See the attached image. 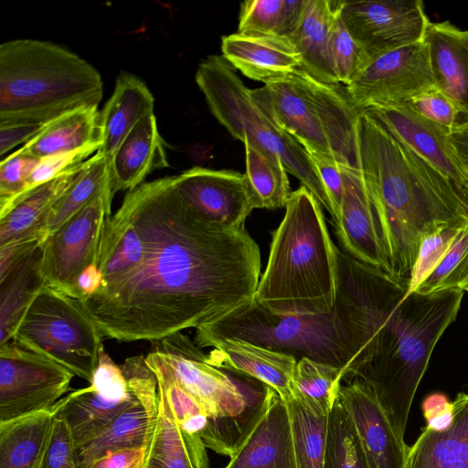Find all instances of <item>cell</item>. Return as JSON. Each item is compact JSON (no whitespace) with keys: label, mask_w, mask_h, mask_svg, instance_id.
I'll list each match as a JSON object with an SVG mask.
<instances>
[{"label":"cell","mask_w":468,"mask_h":468,"mask_svg":"<svg viewBox=\"0 0 468 468\" xmlns=\"http://www.w3.org/2000/svg\"><path fill=\"white\" fill-rule=\"evenodd\" d=\"M158 415V388L123 410L99 434L77 447L79 468H88L106 453L148 447Z\"/></svg>","instance_id":"cell-27"},{"label":"cell","mask_w":468,"mask_h":468,"mask_svg":"<svg viewBox=\"0 0 468 468\" xmlns=\"http://www.w3.org/2000/svg\"><path fill=\"white\" fill-rule=\"evenodd\" d=\"M246 173L257 208L285 207L291 196L287 170L282 159L248 141L244 142Z\"/></svg>","instance_id":"cell-35"},{"label":"cell","mask_w":468,"mask_h":468,"mask_svg":"<svg viewBox=\"0 0 468 468\" xmlns=\"http://www.w3.org/2000/svg\"><path fill=\"white\" fill-rule=\"evenodd\" d=\"M340 170L344 194L334 223L337 239L347 255L389 274L361 172L358 167L344 165H340Z\"/></svg>","instance_id":"cell-20"},{"label":"cell","mask_w":468,"mask_h":468,"mask_svg":"<svg viewBox=\"0 0 468 468\" xmlns=\"http://www.w3.org/2000/svg\"><path fill=\"white\" fill-rule=\"evenodd\" d=\"M154 98L145 83L133 74L121 72L100 112L101 145L98 152L105 158L108 176L119 146L143 118L154 113Z\"/></svg>","instance_id":"cell-25"},{"label":"cell","mask_w":468,"mask_h":468,"mask_svg":"<svg viewBox=\"0 0 468 468\" xmlns=\"http://www.w3.org/2000/svg\"><path fill=\"white\" fill-rule=\"evenodd\" d=\"M338 398L353 420L369 468H407L410 447L372 389L355 378L341 385Z\"/></svg>","instance_id":"cell-17"},{"label":"cell","mask_w":468,"mask_h":468,"mask_svg":"<svg viewBox=\"0 0 468 468\" xmlns=\"http://www.w3.org/2000/svg\"><path fill=\"white\" fill-rule=\"evenodd\" d=\"M463 292H464V291L468 292V283H467V284L463 288Z\"/></svg>","instance_id":"cell-54"},{"label":"cell","mask_w":468,"mask_h":468,"mask_svg":"<svg viewBox=\"0 0 468 468\" xmlns=\"http://www.w3.org/2000/svg\"><path fill=\"white\" fill-rule=\"evenodd\" d=\"M141 468H210L187 444L158 385V415Z\"/></svg>","instance_id":"cell-34"},{"label":"cell","mask_w":468,"mask_h":468,"mask_svg":"<svg viewBox=\"0 0 468 468\" xmlns=\"http://www.w3.org/2000/svg\"><path fill=\"white\" fill-rule=\"evenodd\" d=\"M326 189L333 207L332 218L336 221L344 194L340 165L335 159L317 153H308Z\"/></svg>","instance_id":"cell-47"},{"label":"cell","mask_w":468,"mask_h":468,"mask_svg":"<svg viewBox=\"0 0 468 468\" xmlns=\"http://www.w3.org/2000/svg\"><path fill=\"white\" fill-rule=\"evenodd\" d=\"M364 111L458 186H468V176L449 142L451 129L428 120L404 103L376 105Z\"/></svg>","instance_id":"cell-19"},{"label":"cell","mask_w":468,"mask_h":468,"mask_svg":"<svg viewBox=\"0 0 468 468\" xmlns=\"http://www.w3.org/2000/svg\"><path fill=\"white\" fill-rule=\"evenodd\" d=\"M100 147L101 144H91L73 152L59 154L41 159L40 163L30 176L27 188L22 196L42 183L48 181L69 168L85 162L92 156V154L97 153Z\"/></svg>","instance_id":"cell-46"},{"label":"cell","mask_w":468,"mask_h":468,"mask_svg":"<svg viewBox=\"0 0 468 468\" xmlns=\"http://www.w3.org/2000/svg\"><path fill=\"white\" fill-rule=\"evenodd\" d=\"M91 144L101 145L98 107L78 109L47 122L19 150L43 159Z\"/></svg>","instance_id":"cell-31"},{"label":"cell","mask_w":468,"mask_h":468,"mask_svg":"<svg viewBox=\"0 0 468 468\" xmlns=\"http://www.w3.org/2000/svg\"><path fill=\"white\" fill-rule=\"evenodd\" d=\"M448 138L459 164L468 176V121L452 128Z\"/></svg>","instance_id":"cell-51"},{"label":"cell","mask_w":468,"mask_h":468,"mask_svg":"<svg viewBox=\"0 0 468 468\" xmlns=\"http://www.w3.org/2000/svg\"><path fill=\"white\" fill-rule=\"evenodd\" d=\"M468 283V220L460 229L434 270L416 288L415 292L461 290Z\"/></svg>","instance_id":"cell-40"},{"label":"cell","mask_w":468,"mask_h":468,"mask_svg":"<svg viewBox=\"0 0 468 468\" xmlns=\"http://www.w3.org/2000/svg\"><path fill=\"white\" fill-rule=\"evenodd\" d=\"M422 412L427 428L441 431L448 428L452 420V402L441 393H432L422 402Z\"/></svg>","instance_id":"cell-48"},{"label":"cell","mask_w":468,"mask_h":468,"mask_svg":"<svg viewBox=\"0 0 468 468\" xmlns=\"http://www.w3.org/2000/svg\"><path fill=\"white\" fill-rule=\"evenodd\" d=\"M356 145L389 274L409 282L422 238L466 221L468 202L460 186L367 111L357 115Z\"/></svg>","instance_id":"cell-3"},{"label":"cell","mask_w":468,"mask_h":468,"mask_svg":"<svg viewBox=\"0 0 468 468\" xmlns=\"http://www.w3.org/2000/svg\"><path fill=\"white\" fill-rule=\"evenodd\" d=\"M452 409L448 428L426 427L410 447L407 468H468V393H459Z\"/></svg>","instance_id":"cell-30"},{"label":"cell","mask_w":468,"mask_h":468,"mask_svg":"<svg viewBox=\"0 0 468 468\" xmlns=\"http://www.w3.org/2000/svg\"><path fill=\"white\" fill-rule=\"evenodd\" d=\"M53 420L51 409L0 422V468H39Z\"/></svg>","instance_id":"cell-32"},{"label":"cell","mask_w":468,"mask_h":468,"mask_svg":"<svg viewBox=\"0 0 468 468\" xmlns=\"http://www.w3.org/2000/svg\"><path fill=\"white\" fill-rule=\"evenodd\" d=\"M169 166L165 143L158 132L154 113L143 118L116 151L110 175L109 188L114 194L133 190L154 170Z\"/></svg>","instance_id":"cell-26"},{"label":"cell","mask_w":468,"mask_h":468,"mask_svg":"<svg viewBox=\"0 0 468 468\" xmlns=\"http://www.w3.org/2000/svg\"><path fill=\"white\" fill-rule=\"evenodd\" d=\"M261 251L245 227L215 225L178 193L174 176L126 193L106 221L100 288L83 303L103 338L161 341L254 298Z\"/></svg>","instance_id":"cell-1"},{"label":"cell","mask_w":468,"mask_h":468,"mask_svg":"<svg viewBox=\"0 0 468 468\" xmlns=\"http://www.w3.org/2000/svg\"><path fill=\"white\" fill-rule=\"evenodd\" d=\"M338 0H306L300 23L287 38L302 59V69L328 84L341 85L335 73L330 43Z\"/></svg>","instance_id":"cell-28"},{"label":"cell","mask_w":468,"mask_h":468,"mask_svg":"<svg viewBox=\"0 0 468 468\" xmlns=\"http://www.w3.org/2000/svg\"><path fill=\"white\" fill-rule=\"evenodd\" d=\"M174 182L194 211L220 227L244 228L257 208L247 176L237 171L195 166L174 176Z\"/></svg>","instance_id":"cell-15"},{"label":"cell","mask_w":468,"mask_h":468,"mask_svg":"<svg viewBox=\"0 0 468 468\" xmlns=\"http://www.w3.org/2000/svg\"><path fill=\"white\" fill-rule=\"evenodd\" d=\"M85 162L22 196L0 218V247L29 237L48 238L44 224L52 206L78 178Z\"/></svg>","instance_id":"cell-29"},{"label":"cell","mask_w":468,"mask_h":468,"mask_svg":"<svg viewBox=\"0 0 468 468\" xmlns=\"http://www.w3.org/2000/svg\"><path fill=\"white\" fill-rule=\"evenodd\" d=\"M112 195L108 186L69 218L43 244L46 285L81 300L77 282L90 265H98L107 219L112 216Z\"/></svg>","instance_id":"cell-11"},{"label":"cell","mask_w":468,"mask_h":468,"mask_svg":"<svg viewBox=\"0 0 468 468\" xmlns=\"http://www.w3.org/2000/svg\"><path fill=\"white\" fill-rule=\"evenodd\" d=\"M41 159L19 149L0 164V218L25 192L33 171Z\"/></svg>","instance_id":"cell-42"},{"label":"cell","mask_w":468,"mask_h":468,"mask_svg":"<svg viewBox=\"0 0 468 468\" xmlns=\"http://www.w3.org/2000/svg\"><path fill=\"white\" fill-rule=\"evenodd\" d=\"M461 190L468 202V186H461Z\"/></svg>","instance_id":"cell-53"},{"label":"cell","mask_w":468,"mask_h":468,"mask_svg":"<svg viewBox=\"0 0 468 468\" xmlns=\"http://www.w3.org/2000/svg\"><path fill=\"white\" fill-rule=\"evenodd\" d=\"M323 468H369L353 420L338 397L328 414Z\"/></svg>","instance_id":"cell-38"},{"label":"cell","mask_w":468,"mask_h":468,"mask_svg":"<svg viewBox=\"0 0 468 468\" xmlns=\"http://www.w3.org/2000/svg\"><path fill=\"white\" fill-rule=\"evenodd\" d=\"M433 87L428 48L422 40L369 59L345 89L355 108L364 111L404 102Z\"/></svg>","instance_id":"cell-13"},{"label":"cell","mask_w":468,"mask_h":468,"mask_svg":"<svg viewBox=\"0 0 468 468\" xmlns=\"http://www.w3.org/2000/svg\"><path fill=\"white\" fill-rule=\"evenodd\" d=\"M106 186L109 188L107 164L102 154L97 152L85 161L78 178L50 208L44 224L48 236L55 233Z\"/></svg>","instance_id":"cell-37"},{"label":"cell","mask_w":468,"mask_h":468,"mask_svg":"<svg viewBox=\"0 0 468 468\" xmlns=\"http://www.w3.org/2000/svg\"><path fill=\"white\" fill-rule=\"evenodd\" d=\"M338 10L333 25L330 43L331 59L339 83L346 87L357 76L367 63L362 47L351 37L345 27Z\"/></svg>","instance_id":"cell-41"},{"label":"cell","mask_w":468,"mask_h":468,"mask_svg":"<svg viewBox=\"0 0 468 468\" xmlns=\"http://www.w3.org/2000/svg\"><path fill=\"white\" fill-rule=\"evenodd\" d=\"M39 468H79L73 436L66 421L61 419L54 417Z\"/></svg>","instance_id":"cell-45"},{"label":"cell","mask_w":468,"mask_h":468,"mask_svg":"<svg viewBox=\"0 0 468 468\" xmlns=\"http://www.w3.org/2000/svg\"><path fill=\"white\" fill-rule=\"evenodd\" d=\"M158 342L156 347L178 383L208 416L201 436L205 446L230 458L262 414L269 386L212 366L207 354L182 332Z\"/></svg>","instance_id":"cell-7"},{"label":"cell","mask_w":468,"mask_h":468,"mask_svg":"<svg viewBox=\"0 0 468 468\" xmlns=\"http://www.w3.org/2000/svg\"><path fill=\"white\" fill-rule=\"evenodd\" d=\"M157 388V378L144 356L129 357L119 366L101 346L90 386L73 390L52 410L54 417L65 420L69 427L77 449Z\"/></svg>","instance_id":"cell-10"},{"label":"cell","mask_w":468,"mask_h":468,"mask_svg":"<svg viewBox=\"0 0 468 468\" xmlns=\"http://www.w3.org/2000/svg\"><path fill=\"white\" fill-rule=\"evenodd\" d=\"M221 51L234 69L264 84L302 68L301 56L285 37L237 32L221 37Z\"/></svg>","instance_id":"cell-24"},{"label":"cell","mask_w":468,"mask_h":468,"mask_svg":"<svg viewBox=\"0 0 468 468\" xmlns=\"http://www.w3.org/2000/svg\"><path fill=\"white\" fill-rule=\"evenodd\" d=\"M147 447H128L110 452L88 468H141Z\"/></svg>","instance_id":"cell-49"},{"label":"cell","mask_w":468,"mask_h":468,"mask_svg":"<svg viewBox=\"0 0 468 468\" xmlns=\"http://www.w3.org/2000/svg\"><path fill=\"white\" fill-rule=\"evenodd\" d=\"M225 468H296L287 406L272 388L262 414Z\"/></svg>","instance_id":"cell-21"},{"label":"cell","mask_w":468,"mask_h":468,"mask_svg":"<svg viewBox=\"0 0 468 468\" xmlns=\"http://www.w3.org/2000/svg\"><path fill=\"white\" fill-rule=\"evenodd\" d=\"M102 339L82 301L45 285L12 340L90 383Z\"/></svg>","instance_id":"cell-9"},{"label":"cell","mask_w":468,"mask_h":468,"mask_svg":"<svg viewBox=\"0 0 468 468\" xmlns=\"http://www.w3.org/2000/svg\"><path fill=\"white\" fill-rule=\"evenodd\" d=\"M102 275L98 265L88 266L79 276L77 285L82 302L92 295L101 286Z\"/></svg>","instance_id":"cell-52"},{"label":"cell","mask_w":468,"mask_h":468,"mask_svg":"<svg viewBox=\"0 0 468 468\" xmlns=\"http://www.w3.org/2000/svg\"><path fill=\"white\" fill-rule=\"evenodd\" d=\"M339 13L367 61L422 41L430 22L420 0H340Z\"/></svg>","instance_id":"cell-14"},{"label":"cell","mask_w":468,"mask_h":468,"mask_svg":"<svg viewBox=\"0 0 468 468\" xmlns=\"http://www.w3.org/2000/svg\"><path fill=\"white\" fill-rule=\"evenodd\" d=\"M342 384L341 369L306 357L297 361L293 378V394L330 411L338 397Z\"/></svg>","instance_id":"cell-39"},{"label":"cell","mask_w":468,"mask_h":468,"mask_svg":"<svg viewBox=\"0 0 468 468\" xmlns=\"http://www.w3.org/2000/svg\"><path fill=\"white\" fill-rule=\"evenodd\" d=\"M250 92L271 119L307 153L335 159L316 100L298 69L290 76L250 90Z\"/></svg>","instance_id":"cell-16"},{"label":"cell","mask_w":468,"mask_h":468,"mask_svg":"<svg viewBox=\"0 0 468 468\" xmlns=\"http://www.w3.org/2000/svg\"><path fill=\"white\" fill-rule=\"evenodd\" d=\"M207 354L212 366L240 373L272 388L283 401L293 395L297 360L292 356L235 338L211 342Z\"/></svg>","instance_id":"cell-23"},{"label":"cell","mask_w":468,"mask_h":468,"mask_svg":"<svg viewBox=\"0 0 468 468\" xmlns=\"http://www.w3.org/2000/svg\"><path fill=\"white\" fill-rule=\"evenodd\" d=\"M338 289L357 307L366 346L354 379L375 394L404 439L431 353L455 320L463 291L410 292L409 282L338 251Z\"/></svg>","instance_id":"cell-2"},{"label":"cell","mask_w":468,"mask_h":468,"mask_svg":"<svg viewBox=\"0 0 468 468\" xmlns=\"http://www.w3.org/2000/svg\"><path fill=\"white\" fill-rule=\"evenodd\" d=\"M338 251L320 203L301 186L291 193L284 217L271 233L254 299L277 314L331 312L338 294Z\"/></svg>","instance_id":"cell-4"},{"label":"cell","mask_w":468,"mask_h":468,"mask_svg":"<svg viewBox=\"0 0 468 468\" xmlns=\"http://www.w3.org/2000/svg\"><path fill=\"white\" fill-rule=\"evenodd\" d=\"M196 82L213 116L235 139L278 155L287 172L333 216L329 196L306 150L253 99L250 89L222 56L204 59L197 69Z\"/></svg>","instance_id":"cell-8"},{"label":"cell","mask_w":468,"mask_h":468,"mask_svg":"<svg viewBox=\"0 0 468 468\" xmlns=\"http://www.w3.org/2000/svg\"><path fill=\"white\" fill-rule=\"evenodd\" d=\"M45 124L46 123L0 124V154H5L8 151L20 144H27L43 129Z\"/></svg>","instance_id":"cell-50"},{"label":"cell","mask_w":468,"mask_h":468,"mask_svg":"<svg viewBox=\"0 0 468 468\" xmlns=\"http://www.w3.org/2000/svg\"><path fill=\"white\" fill-rule=\"evenodd\" d=\"M284 402L296 468H323L329 410L296 394Z\"/></svg>","instance_id":"cell-33"},{"label":"cell","mask_w":468,"mask_h":468,"mask_svg":"<svg viewBox=\"0 0 468 468\" xmlns=\"http://www.w3.org/2000/svg\"><path fill=\"white\" fill-rule=\"evenodd\" d=\"M306 0H248L240 4L238 32L287 38L298 27Z\"/></svg>","instance_id":"cell-36"},{"label":"cell","mask_w":468,"mask_h":468,"mask_svg":"<svg viewBox=\"0 0 468 468\" xmlns=\"http://www.w3.org/2000/svg\"><path fill=\"white\" fill-rule=\"evenodd\" d=\"M222 338L242 340L292 356L297 361L306 357L330 365L342 370L345 383L354 380L366 346L361 314L339 289L332 311L318 314H273L253 298L197 327L194 342L202 348Z\"/></svg>","instance_id":"cell-5"},{"label":"cell","mask_w":468,"mask_h":468,"mask_svg":"<svg viewBox=\"0 0 468 468\" xmlns=\"http://www.w3.org/2000/svg\"><path fill=\"white\" fill-rule=\"evenodd\" d=\"M102 94L99 71L61 46L31 38L0 45V124L47 123L98 107Z\"/></svg>","instance_id":"cell-6"},{"label":"cell","mask_w":468,"mask_h":468,"mask_svg":"<svg viewBox=\"0 0 468 468\" xmlns=\"http://www.w3.org/2000/svg\"><path fill=\"white\" fill-rule=\"evenodd\" d=\"M420 115L446 128L459 123L460 112L455 104L435 87L401 102Z\"/></svg>","instance_id":"cell-44"},{"label":"cell","mask_w":468,"mask_h":468,"mask_svg":"<svg viewBox=\"0 0 468 468\" xmlns=\"http://www.w3.org/2000/svg\"><path fill=\"white\" fill-rule=\"evenodd\" d=\"M466 221L440 227L422 238L409 282L410 292L434 270Z\"/></svg>","instance_id":"cell-43"},{"label":"cell","mask_w":468,"mask_h":468,"mask_svg":"<svg viewBox=\"0 0 468 468\" xmlns=\"http://www.w3.org/2000/svg\"><path fill=\"white\" fill-rule=\"evenodd\" d=\"M74 375L13 340L0 346V422L49 410Z\"/></svg>","instance_id":"cell-12"},{"label":"cell","mask_w":468,"mask_h":468,"mask_svg":"<svg viewBox=\"0 0 468 468\" xmlns=\"http://www.w3.org/2000/svg\"><path fill=\"white\" fill-rule=\"evenodd\" d=\"M423 41L427 46L434 87L460 112L459 123L468 121V29L449 21L429 22Z\"/></svg>","instance_id":"cell-22"},{"label":"cell","mask_w":468,"mask_h":468,"mask_svg":"<svg viewBox=\"0 0 468 468\" xmlns=\"http://www.w3.org/2000/svg\"><path fill=\"white\" fill-rule=\"evenodd\" d=\"M43 244L17 242L0 248V346L11 341L46 285Z\"/></svg>","instance_id":"cell-18"}]
</instances>
